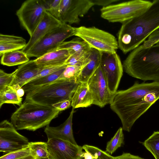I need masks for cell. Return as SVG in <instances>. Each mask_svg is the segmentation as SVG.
Masks as SVG:
<instances>
[{
    "label": "cell",
    "mask_w": 159,
    "mask_h": 159,
    "mask_svg": "<svg viewBox=\"0 0 159 159\" xmlns=\"http://www.w3.org/2000/svg\"><path fill=\"white\" fill-rule=\"evenodd\" d=\"M0 159H34L31 155L28 146L23 149L7 153Z\"/></svg>",
    "instance_id": "31"
},
{
    "label": "cell",
    "mask_w": 159,
    "mask_h": 159,
    "mask_svg": "<svg viewBox=\"0 0 159 159\" xmlns=\"http://www.w3.org/2000/svg\"><path fill=\"white\" fill-rule=\"evenodd\" d=\"M102 52L91 48L87 65L83 68L77 81L87 83L89 78L100 66Z\"/></svg>",
    "instance_id": "19"
},
{
    "label": "cell",
    "mask_w": 159,
    "mask_h": 159,
    "mask_svg": "<svg viewBox=\"0 0 159 159\" xmlns=\"http://www.w3.org/2000/svg\"><path fill=\"white\" fill-rule=\"evenodd\" d=\"M70 49L73 54L74 53L89 52L91 51V48L85 41L79 37L70 41L64 42L57 49Z\"/></svg>",
    "instance_id": "24"
},
{
    "label": "cell",
    "mask_w": 159,
    "mask_h": 159,
    "mask_svg": "<svg viewBox=\"0 0 159 159\" xmlns=\"http://www.w3.org/2000/svg\"><path fill=\"white\" fill-rule=\"evenodd\" d=\"M155 44L159 45V40Z\"/></svg>",
    "instance_id": "43"
},
{
    "label": "cell",
    "mask_w": 159,
    "mask_h": 159,
    "mask_svg": "<svg viewBox=\"0 0 159 159\" xmlns=\"http://www.w3.org/2000/svg\"><path fill=\"white\" fill-rule=\"evenodd\" d=\"M159 29V0H154L140 15L123 23L118 35V48L125 54L132 51Z\"/></svg>",
    "instance_id": "2"
},
{
    "label": "cell",
    "mask_w": 159,
    "mask_h": 159,
    "mask_svg": "<svg viewBox=\"0 0 159 159\" xmlns=\"http://www.w3.org/2000/svg\"><path fill=\"white\" fill-rule=\"evenodd\" d=\"M80 83L75 80L58 79L48 84L26 93L25 99L52 107L53 105L61 101H71Z\"/></svg>",
    "instance_id": "5"
},
{
    "label": "cell",
    "mask_w": 159,
    "mask_h": 159,
    "mask_svg": "<svg viewBox=\"0 0 159 159\" xmlns=\"http://www.w3.org/2000/svg\"><path fill=\"white\" fill-rule=\"evenodd\" d=\"M87 83L93 98V104L103 107L110 103L112 95L109 91L100 66L89 78Z\"/></svg>",
    "instance_id": "13"
},
{
    "label": "cell",
    "mask_w": 159,
    "mask_h": 159,
    "mask_svg": "<svg viewBox=\"0 0 159 159\" xmlns=\"http://www.w3.org/2000/svg\"><path fill=\"white\" fill-rule=\"evenodd\" d=\"M22 98L19 97L16 90L12 86L7 87L0 91V108L5 103H10L20 106Z\"/></svg>",
    "instance_id": "25"
},
{
    "label": "cell",
    "mask_w": 159,
    "mask_h": 159,
    "mask_svg": "<svg viewBox=\"0 0 159 159\" xmlns=\"http://www.w3.org/2000/svg\"><path fill=\"white\" fill-rule=\"evenodd\" d=\"M46 11L58 19L61 0H43Z\"/></svg>",
    "instance_id": "32"
},
{
    "label": "cell",
    "mask_w": 159,
    "mask_h": 159,
    "mask_svg": "<svg viewBox=\"0 0 159 159\" xmlns=\"http://www.w3.org/2000/svg\"><path fill=\"white\" fill-rule=\"evenodd\" d=\"M46 11L43 0L25 1L16 12L21 25L31 37Z\"/></svg>",
    "instance_id": "9"
},
{
    "label": "cell",
    "mask_w": 159,
    "mask_h": 159,
    "mask_svg": "<svg viewBox=\"0 0 159 159\" xmlns=\"http://www.w3.org/2000/svg\"><path fill=\"white\" fill-rule=\"evenodd\" d=\"M67 66L66 64L44 67L38 75L31 80L48 75Z\"/></svg>",
    "instance_id": "34"
},
{
    "label": "cell",
    "mask_w": 159,
    "mask_h": 159,
    "mask_svg": "<svg viewBox=\"0 0 159 159\" xmlns=\"http://www.w3.org/2000/svg\"><path fill=\"white\" fill-rule=\"evenodd\" d=\"M43 67L37 64L35 60L21 65L15 70V77L10 86L16 90L22 88L36 77Z\"/></svg>",
    "instance_id": "16"
},
{
    "label": "cell",
    "mask_w": 159,
    "mask_h": 159,
    "mask_svg": "<svg viewBox=\"0 0 159 159\" xmlns=\"http://www.w3.org/2000/svg\"><path fill=\"white\" fill-rule=\"evenodd\" d=\"M122 127L118 129L114 136L107 144L106 152L111 155L124 144V135Z\"/></svg>",
    "instance_id": "28"
},
{
    "label": "cell",
    "mask_w": 159,
    "mask_h": 159,
    "mask_svg": "<svg viewBox=\"0 0 159 159\" xmlns=\"http://www.w3.org/2000/svg\"><path fill=\"white\" fill-rule=\"evenodd\" d=\"M75 27L62 23L46 34L26 53L28 57L39 58L56 50L64 40L75 35Z\"/></svg>",
    "instance_id": "7"
},
{
    "label": "cell",
    "mask_w": 159,
    "mask_h": 159,
    "mask_svg": "<svg viewBox=\"0 0 159 159\" xmlns=\"http://www.w3.org/2000/svg\"><path fill=\"white\" fill-rule=\"evenodd\" d=\"M31 155L34 159H43L49 158L47 142H29L28 145Z\"/></svg>",
    "instance_id": "26"
},
{
    "label": "cell",
    "mask_w": 159,
    "mask_h": 159,
    "mask_svg": "<svg viewBox=\"0 0 159 159\" xmlns=\"http://www.w3.org/2000/svg\"><path fill=\"white\" fill-rule=\"evenodd\" d=\"M123 66L125 72L133 77L159 82V45L148 48L141 45L131 52Z\"/></svg>",
    "instance_id": "3"
},
{
    "label": "cell",
    "mask_w": 159,
    "mask_h": 159,
    "mask_svg": "<svg viewBox=\"0 0 159 159\" xmlns=\"http://www.w3.org/2000/svg\"><path fill=\"white\" fill-rule=\"evenodd\" d=\"M82 147L85 152H89L92 155L93 159H97L101 155L102 151L97 147L87 144L84 145Z\"/></svg>",
    "instance_id": "36"
},
{
    "label": "cell",
    "mask_w": 159,
    "mask_h": 159,
    "mask_svg": "<svg viewBox=\"0 0 159 159\" xmlns=\"http://www.w3.org/2000/svg\"><path fill=\"white\" fill-rule=\"evenodd\" d=\"M51 159L49 157V158H46V159Z\"/></svg>",
    "instance_id": "44"
},
{
    "label": "cell",
    "mask_w": 159,
    "mask_h": 159,
    "mask_svg": "<svg viewBox=\"0 0 159 159\" xmlns=\"http://www.w3.org/2000/svg\"><path fill=\"white\" fill-rule=\"evenodd\" d=\"M23 37L13 35L0 34V56L4 53L23 49L26 45Z\"/></svg>",
    "instance_id": "21"
},
{
    "label": "cell",
    "mask_w": 159,
    "mask_h": 159,
    "mask_svg": "<svg viewBox=\"0 0 159 159\" xmlns=\"http://www.w3.org/2000/svg\"><path fill=\"white\" fill-rule=\"evenodd\" d=\"M159 40V29L153 32L148 39L142 44L144 48H148L155 45Z\"/></svg>",
    "instance_id": "35"
},
{
    "label": "cell",
    "mask_w": 159,
    "mask_h": 159,
    "mask_svg": "<svg viewBox=\"0 0 159 159\" xmlns=\"http://www.w3.org/2000/svg\"><path fill=\"white\" fill-rule=\"evenodd\" d=\"M94 6L91 0H61L58 20L62 23H78L79 18Z\"/></svg>",
    "instance_id": "12"
},
{
    "label": "cell",
    "mask_w": 159,
    "mask_h": 159,
    "mask_svg": "<svg viewBox=\"0 0 159 159\" xmlns=\"http://www.w3.org/2000/svg\"><path fill=\"white\" fill-rule=\"evenodd\" d=\"M83 68L76 66H67L58 79L77 80Z\"/></svg>",
    "instance_id": "30"
},
{
    "label": "cell",
    "mask_w": 159,
    "mask_h": 159,
    "mask_svg": "<svg viewBox=\"0 0 159 159\" xmlns=\"http://www.w3.org/2000/svg\"><path fill=\"white\" fill-rule=\"evenodd\" d=\"M114 159H145L139 156L132 155L129 153H123L122 155L113 157Z\"/></svg>",
    "instance_id": "39"
},
{
    "label": "cell",
    "mask_w": 159,
    "mask_h": 159,
    "mask_svg": "<svg viewBox=\"0 0 159 159\" xmlns=\"http://www.w3.org/2000/svg\"><path fill=\"white\" fill-rule=\"evenodd\" d=\"M26 54L21 50L9 51L2 56L1 63L2 65L13 66L22 65L29 61Z\"/></svg>",
    "instance_id": "23"
},
{
    "label": "cell",
    "mask_w": 159,
    "mask_h": 159,
    "mask_svg": "<svg viewBox=\"0 0 159 159\" xmlns=\"http://www.w3.org/2000/svg\"><path fill=\"white\" fill-rule=\"evenodd\" d=\"M100 66L112 95L117 91L123 74V66L120 57L116 52H102Z\"/></svg>",
    "instance_id": "10"
},
{
    "label": "cell",
    "mask_w": 159,
    "mask_h": 159,
    "mask_svg": "<svg viewBox=\"0 0 159 159\" xmlns=\"http://www.w3.org/2000/svg\"><path fill=\"white\" fill-rule=\"evenodd\" d=\"M61 23L59 20L46 11L26 46L21 51L26 53L46 34Z\"/></svg>",
    "instance_id": "15"
},
{
    "label": "cell",
    "mask_w": 159,
    "mask_h": 159,
    "mask_svg": "<svg viewBox=\"0 0 159 159\" xmlns=\"http://www.w3.org/2000/svg\"><path fill=\"white\" fill-rule=\"evenodd\" d=\"M51 159H83L82 147L65 140L52 138L47 142Z\"/></svg>",
    "instance_id": "14"
},
{
    "label": "cell",
    "mask_w": 159,
    "mask_h": 159,
    "mask_svg": "<svg viewBox=\"0 0 159 159\" xmlns=\"http://www.w3.org/2000/svg\"><path fill=\"white\" fill-rule=\"evenodd\" d=\"M94 5L102 6L103 7L109 6L112 3L117 2L119 0H91Z\"/></svg>",
    "instance_id": "38"
},
{
    "label": "cell",
    "mask_w": 159,
    "mask_h": 159,
    "mask_svg": "<svg viewBox=\"0 0 159 159\" xmlns=\"http://www.w3.org/2000/svg\"><path fill=\"white\" fill-rule=\"evenodd\" d=\"M29 142L7 120L0 123V152L7 153L26 147Z\"/></svg>",
    "instance_id": "11"
},
{
    "label": "cell",
    "mask_w": 159,
    "mask_h": 159,
    "mask_svg": "<svg viewBox=\"0 0 159 159\" xmlns=\"http://www.w3.org/2000/svg\"><path fill=\"white\" fill-rule=\"evenodd\" d=\"M143 144L155 159H159V131H154Z\"/></svg>",
    "instance_id": "27"
},
{
    "label": "cell",
    "mask_w": 159,
    "mask_h": 159,
    "mask_svg": "<svg viewBox=\"0 0 159 159\" xmlns=\"http://www.w3.org/2000/svg\"><path fill=\"white\" fill-rule=\"evenodd\" d=\"M75 36L85 41L91 48L102 52L115 53L118 48L117 40L111 34L95 27H75Z\"/></svg>",
    "instance_id": "8"
},
{
    "label": "cell",
    "mask_w": 159,
    "mask_h": 159,
    "mask_svg": "<svg viewBox=\"0 0 159 159\" xmlns=\"http://www.w3.org/2000/svg\"><path fill=\"white\" fill-rule=\"evenodd\" d=\"M152 2L133 0L102 7L101 16L109 22L122 23L139 16L151 6Z\"/></svg>",
    "instance_id": "6"
},
{
    "label": "cell",
    "mask_w": 159,
    "mask_h": 159,
    "mask_svg": "<svg viewBox=\"0 0 159 159\" xmlns=\"http://www.w3.org/2000/svg\"><path fill=\"white\" fill-rule=\"evenodd\" d=\"M96 159H114L113 157L111 156L110 154L107 152L106 151H102L101 155Z\"/></svg>",
    "instance_id": "40"
},
{
    "label": "cell",
    "mask_w": 159,
    "mask_h": 159,
    "mask_svg": "<svg viewBox=\"0 0 159 159\" xmlns=\"http://www.w3.org/2000/svg\"><path fill=\"white\" fill-rule=\"evenodd\" d=\"M70 106H71V101L66 100L53 105L52 107L57 109L60 111L68 109Z\"/></svg>",
    "instance_id": "37"
},
{
    "label": "cell",
    "mask_w": 159,
    "mask_h": 159,
    "mask_svg": "<svg viewBox=\"0 0 159 159\" xmlns=\"http://www.w3.org/2000/svg\"><path fill=\"white\" fill-rule=\"evenodd\" d=\"M72 54L70 49H57L37 58L35 61L42 67L62 65L65 64Z\"/></svg>",
    "instance_id": "18"
},
{
    "label": "cell",
    "mask_w": 159,
    "mask_h": 159,
    "mask_svg": "<svg viewBox=\"0 0 159 159\" xmlns=\"http://www.w3.org/2000/svg\"><path fill=\"white\" fill-rule=\"evenodd\" d=\"M93 103V99L87 83H80L75 92L71 101V106L75 109L86 107Z\"/></svg>",
    "instance_id": "20"
},
{
    "label": "cell",
    "mask_w": 159,
    "mask_h": 159,
    "mask_svg": "<svg viewBox=\"0 0 159 159\" xmlns=\"http://www.w3.org/2000/svg\"><path fill=\"white\" fill-rule=\"evenodd\" d=\"M159 99V82H136L112 96L110 107L121 120L123 130L130 131L135 122Z\"/></svg>",
    "instance_id": "1"
},
{
    "label": "cell",
    "mask_w": 159,
    "mask_h": 159,
    "mask_svg": "<svg viewBox=\"0 0 159 159\" xmlns=\"http://www.w3.org/2000/svg\"><path fill=\"white\" fill-rule=\"evenodd\" d=\"M91 51L87 53H74L72 54L67 60L65 64L67 66H76L84 67L88 63Z\"/></svg>",
    "instance_id": "29"
},
{
    "label": "cell",
    "mask_w": 159,
    "mask_h": 159,
    "mask_svg": "<svg viewBox=\"0 0 159 159\" xmlns=\"http://www.w3.org/2000/svg\"><path fill=\"white\" fill-rule=\"evenodd\" d=\"M16 90L17 94L19 97L21 98L24 95L25 92L22 88L18 89Z\"/></svg>",
    "instance_id": "42"
},
{
    "label": "cell",
    "mask_w": 159,
    "mask_h": 159,
    "mask_svg": "<svg viewBox=\"0 0 159 159\" xmlns=\"http://www.w3.org/2000/svg\"><path fill=\"white\" fill-rule=\"evenodd\" d=\"M60 112L53 107L25 99L12 115L11 122L17 130L34 131L49 125Z\"/></svg>",
    "instance_id": "4"
},
{
    "label": "cell",
    "mask_w": 159,
    "mask_h": 159,
    "mask_svg": "<svg viewBox=\"0 0 159 159\" xmlns=\"http://www.w3.org/2000/svg\"><path fill=\"white\" fill-rule=\"evenodd\" d=\"M74 109L72 108L67 119L60 125L52 127L48 125L46 126L44 132L48 139L54 138L77 144L75 139L72 129V118Z\"/></svg>",
    "instance_id": "17"
},
{
    "label": "cell",
    "mask_w": 159,
    "mask_h": 159,
    "mask_svg": "<svg viewBox=\"0 0 159 159\" xmlns=\"http://www.w3.org/2000/svg\"><path fill=\"white\" fill-rule=\"evenodd\" d=\"M15 70L11 73H7L0 70V91L10 86L15 77Z\"/></svg>",
    "instance_id": "33"
},
{
    "label": "cell",
    "mask_w": 159,
    "mask_h": 159,
    "mask_svg": "<svg viewBox=\"0 0 159 159\" xmlns=\"http://www.w3.org/2000/svg\"><path fill=\"white\" fill-rule=\"evenodd\" d=\"M67 66L48 75L30 81L22 87L26 93L33 89L48 84L57 80Z\"/></svg>",
    "instance_id": "22"
},
{
    "label": "cell",
    "mask_w": 159,
    "mask_h": 159,
    "mask_svg": "<svg viewBox=\"0 0 159 159\" xmlns=\"http://www.w3.org/2000/svg\"><path fill=\"white\" fill-rule=\"evenodd\" d=\"M82 157L83 159H93L92 155L87 152H83Z\"/></svg>",
    "instance_id": "41"
}]
</instances>
